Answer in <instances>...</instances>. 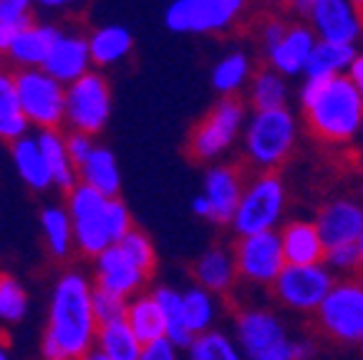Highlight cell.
<instances>
[{
  "instance_id": "cell-50",
  "label": "cell",
  "mask_w": 363,
  "mask_h": 360,
  "mask_svg": "<svg viewBox=\"0 0 363 360\" xmlns=\"http://www.w3.org/2000/svg\"><path fill=\"white\" fill-rule=\"evenodd\" d=\"M358 247H361V254H363V232H361V240H358Z\"/></svg>"
},
{
  "instance_id": "cell-15",
  "label": "cell",
  "mask_w": 363,
  "mask_h": 360,
  "mask_svg": "<svg viewBox=\"0 0 363 360\" xmlns=\"http://www.w3.org/2000/svg\"><path fill=\"white\" fill-rule=\"evenodd\" d=\"M245 181L242 171L238 167H230V164H220V167H212L204 176V197L210 202L212 209V220L215 225H233V217L240 207V199H242Z\"/></svg>"
},
{
  "instance_id": "cell-18",
  "label": "cell",
  "mask_w": 363,
  "mask_h": 360,
  "mask_svg": "<svg viewBox=\"0 0 363 360\" xmlns=\"http://www.w3.org/2000/svg\"><path fill=\"white\" fill-rule=\"evenodd\" d=\"M280 240H283V252L288 265H323L325 244L320 240L315 222H285L280 230Z\"/></svg>"
},
{
  "instance_id": "cell-31",
  "label": "cell",
  "mask_w": 363,
  "mask_h": 360,
  "mask_svg": "<svg viewBox=\"0 0 363 360\" xmlns=\"http://www.w3.org/2000/svg\"><path fill=\"white\" fill-rule=\"evenodd\" d=\"M182 310H184V322H187L189 332H207L215 315V305H212L210 290L204 287H192L187 293L182 295Z\"/></svg>"
},
{
  "instance_id": "cell-13",
  "label": "cell",
  "mask_w": 363,
  "mask_h": 360,
  "mask_svg": "<svg viewBox=\"0 0 363 360\" xmlns=\"http://www.w3.org/2000/svg\"><path fill=\"white\" fill-rule=\"evenodd\" d=\"M68 118L86 134L99 131L108 118V86L101 76L89 74L79 79L66 96Z\"/></svg>"
},
{
  "instance_id": "cell-48",
  "label": "cell",
  "mask_w": 363,
  "mask_h": 360,
  "mask_svg": "<svg viewBox=\"0 0 363 360\" xmlns=\"http://www.w3.org/2000/svg\"><path fill=\"white\" fill-rule=\"evenodd\" d=\"M45 6H61V3H68V0H40Z\"/></svg>"
},
{
  "instance_id": "cell-11",
  "label": "cell",
  "mask_w": 363,
  "mask_h": 360,
  "mask_svg": "<svg viewBox=\"0 0 363 360\" xmlns=\"http://www.w3.org/2000/svg\"><path fill=\"white\" fill-rule=\"evenodd\" d=\"M308 21L318 40L356 45L363 35V16L351 0H313Z\"/></svg>"
},
{
  "instance_id": "cell-44",
  "label": "cell",
  "mask_w": 363,
  "mask_h": 360,
  "mask_svg": "<svg viewBox=\"0 0 363 360\" xmlns=\"http://www.w3.org/2000/svg\"><path fill=\"white\" fill-rule=\"evenodd\" d=\"M348 79H351V84L358 89V94L363 96V53H358L356 58H353L351 68H348Z\"/></svg>"
},
{
  "instance_id": "cell-3",
  "label": "cell",
  "mask_w": 363,
  "mask_h": 360,
  "mask_svg": "<svg viewBox=\"0 0 363 360\" xmlns=\"http://www.w3.org/2000/svg\"><path fill=\"white\" fill-rule=\"evenodd\" d=\"M298 139V121L288 106L252 111L242 134V149L257 171H275L290 159Z\"/></svg>"
},
{
  "instance_id": "cell-17",
  "label": "cell",
  "mask_w": 363,
  "mask_h": 360,
  "mask_svg": "<svg viewBox=\"0 0 363 360\" xmlns=\"http://www.w3.org/2000/svg\"><path fill=\"white\" fill-rule=\"evenodd\" d=\"M149 277L144 275L142 267L134 265V259L121 249V244H111L99 254V287L108 293L126 298L136 293Z\"/></svg>"
},
{
  "instance_id": "cell-23",
  "label": "cell",
  "mask_w": 363,
  "mask_h": 360,
  "mask_svg": "<svg viewBox=\"0 0 363 360\" xmlns=\"http://www.w3.org/2000/svg\"><path fill=\"white\" fill-rule=\"evenodd\" d=\"M252 79V63L242 51H233L222 56L212 68V89L222 96H238L247 81Z\"/></svg>"
},
{
  "instance_id": "cell-6",
  "label": "cell",
  "mask_w": 363,
  "mask_h": 360,
  "mask_svg": "<svg viewBox=\"0 0 363 360\" xmlns=\"http://www.w3.org/2000/svg\"><path fill=\"white\" fill-rule=\"evenodd\" d=\"M238 335L250 360H306L311 355V345L293 343L267 310H242L238 315Z\"/></svg>"
},
{
  "instance_id": "cell-42",
  "label": "cell",
  "mask_w": 363,
  "mask_h": 360,
  "mask_svg": "<svg viewBox=\"0 0 363 360\" xmlns=\"http://www.w3.org/2000/svg\"><path fill=\"white\" fill-rule=\"evenodd\" d=\"M290 26H285L283 21H278V18H272V21H267L265 26H262L260 35H262V45H265V51L267 48H272V45L278 43L280 38H283L285 33H288Z\"/></svg>"
},
{
  "instance_id": "cell-45",
  "label": "cell",
  "mask_w": 363,
  "mask_h": 360,
  "mask_svg": "<svg viewBox=\"0 0 363 360\" xmlns=\"http://www.w3.org/2000/svg\"><path fill=\"white\" fill-rule=\"evenodd\" d=\"M192 209H194V214H197V217H202V220H212L210 202H207V197H204V194H199V197H194Z\"/></svg>"
},
{
  "instance_id": "cell-32",
  "label": "cell",
  "mask_w": 363,
  "mask_h": 360,
  "mask_svg": "<svg viewBox=\"0 0 363 360\" xmlns=\"http://www.w3.org/2000/svg\"><path fill=\"white\" fill-rule=\"evenodd\" d=\"M131 48V35L126 28H104L94 35L91 40V58L96 63H111V61H119L129 53Z\"/></svg>"
},
{
  "instance_id": "cell-36",
  "label": "cell",
  "mask_w": 363,
  "mask_h": 360,
  "mask_svg": "<svg viewBox=\"0 0 363 360\" xmlns=\"http://www.w3.org/2000/svg\"><path fill=\"white\" fill-rule=\"evenodd\" d=\"M119 244H121V249H124V252L134 259V265L142 267L144 275H147V277L154 275V267H157V259H154V247H152V242H149L147 237L142 235V232L131 230Z\"/></svg>"
},
{
  "instance_id": "cell-9",
  "label": "cell",
  "mask_w": 363,
  "mask_h": 360,
  "mask_svg": "<svg viewBox=\"0 0 363 360\" xmlns=\"http://www.w3.org/2000/svg\"><path fill=\"white\" fill-rule=\"evenodd\" d=\"M235 262H238L240 277L257 285H272L280 272L288 267V259L283 252L280 232H260V235L240 237L233 247Z\"/></svg>"
},
{
  "instance_id": "cell-8",
  "label": "cell",
  "mask_w": 363,
  "mask_h": 360,
  "mask_svg": "<svg viewBox=\"0 0 363 360\" xmlns=\"http://www.w3.org/2000/svg\"><path fill=\"white\" fill-rule=\"evenodd\" d=\"M318 322L330 338L343 343L363 340V282H335L328 298L318 308Z\"/></svg>"
},
{
  "instance_id": "cell-38",
  "label": "cell",
  "mask_w": 363,
  "mask_h": 360,
  "mask_svg": "<svg viewBox=\"0 0 363 360\" xmlns=\"http://www.w3.org/2000/svg\"><path fill=\"white\" fill-rule=\"evenodd\" d=\"M43 230L48 235L53 254H66L68 252V240H71V230H68V220L61 209H45L43 212Z\"/></svg>"
},
{
  "instance_id": "cell-2",
  "label": "cell",
  "mask_w": 363,
  "mask_h": 360,
  "mask_svg": "<svg viewBox=\"0 0 363 360\" xmlns=\"http://www.w3.org/2000/svg\"><path fill=\"white\" fill-rule=\"evenodd\" d=\"M96 332L91 290L81 275H66L58 282L51 303V320L45 338L63 350L66 360H84Z\"/></svg>"
},
{
  "instance_id": "cell-10",
  "label": "cell",
  "mask_w": 363,
  "mask_h": 360,
  "mask_svg": "<svg viewBox=\"0 0 363 360\" xmlns=\"http://www.w3.org/2000/svg\"><path fill=\"white\" fill-rule=\"evenodd\" d=\"M335 280L328 265H288L272 282V293L293 310H318L333 290Z\"/></svg>"
},
{
  "instance_id": "cell-1",
  "label": "cell",
  "mask_w": 363,
  "mask_h": 360,
  "mask_svg": "<svg viewBox=\"0 0 363 360\" xmlns=\"http://www.w3.org/2000/svg\"><path fill=\"white\" fill-rule=\"evenodd\" d=\"M301 108L311 134L328 144H348L363 129V96L348 76L306 79Z\"/></svg>"
},
{
  "instance_id": "cell-35",
  "label": "cell",
  "mask_w": 363,
  "mask_h": 360,
  "mask_svg": "<svg viewBox=\"0 0 363 360\" xmlns=\"http://www.w3.org/2000/svg\"><path fill=\"white\" fill-rule=\"evenodd\" d=\"M91 305H94V317H96L99 327L113 320H124L126 308H129V305L124 303V298L108 293L104 287H96V290L91 293Z\"/></svg>"
},
{
  "instance_id": "cell-37",
  "label": "cell",
  "mask_w": 363,
  "mask_h": 360,
  "mask_svg": "<svg viewBox=\"0 0 363 360\" xmlns=\"http://www.w3.org/2000/svg\"><path fill=\"white\" fill-rule=\"evenodd\" d=\"M26 315V293L13 277L0 275V317L21 320Z\"/></svg>"
},
{
  "instance_id": "cell-20",
  "label": "cell",
  "mask_w": 363,
  "mask_h": 360,
  "mask_svg": "<svg viewBox=\"0 0 363 360\" xmlns=\"http://www.w3.org/2000/svg\"><path fill=\"white\" fill-rule=\"evenodd\" d=\"M356 56H358L356 45L318 40L315 48H313V53H311V61H308L306 79H330V76H346Z\"/></svg>"
},
{
  "instance_id": "cell-22",
  "label": "cell",
  "mask_w": 363,
  "mask_h": 360,
  "mask_svg": "<svg viewBox=\"0 0 363 360\" xmlns=\"http://www.w3.org/2000/svg\"><path fill=\"white\" fill-rule=\"evenodd\" d=\"M89 45L84 40L74 38H61L53 45L51 56L45 58V71L48 76L56 81H68V79H79L84 74L86 61H89Z\"/></svg>"
},
{
  "instance_id": "cell-41",
  "label": "cell",
  "mask_w": 363,
  "mask_h": 360,
  "mask_svg": "<svg viewBox=\"0 0 363 360\" xmlns=\"http://www.w3.org/2000/svg\"><path fill=\"white\" fill-rule=\"evenodd\" d=\"M68 159H71V162L76 164V167H84L86 164V159L91 157V152H94V149H91V141L86 139V136H81V134H76V136H71V139H68Z\"/></svg>"
},
{
  "instance_id": "cell-34",
  "label": "cell",
  "mask_w": 363,
  "mask_h": 360,
  "mask_svg": "<svg viewBox=\"0 0 363 360\" xmlns=\"http://www.w3.org/2000/svg\"><path fill=\"white\" fill-rule=\"evenodd\" d=\"M192 360H240L238 350L222 332H202L189 345Z\"/></svg>"
},
{
  "instance_id": "cell-43",
  "label": "cell",
  "mask_w": 363,
  "mask_h": 360,
  "mask_svg": "<svg viewBox=\"0 0 363 360\" xmlns=\"http://www.w3.org/2000/svg\"><path fill=\"white\" fill-rule=\"evenodd\" d=\"M26 28H30V21H21V23H0V48H13L16 38L23 33Z\"/></svg>"
},
{
  "instance_id": "cell-19",
  "label": "cell",
  "mask_w": 363,
  "mask_h": 360,
  "mask_svg": "<svg viewBox=\"0 0 363 360\" xmlns=\"http://www.w3.org/2000/svg\"><path fill=\"white\" fill-rule=\"evenodd\" d=\"M238 275L240 272L238 262H235V252L227 247L207 249L194 262V277L210 293H227L233 287V282L238 280Z\"/></svg>"
},
{
  "instance_id": "cell-49",
  "label": "cell",
  "mask_w": 363,
  "mask_h": 360,
  "mask_svg": "<svg viewBox=\"0 0 363 360\" xmlns=\"http://www.w3.org/2000/svg\"><path fill=\"white\" fill-rule=\"evenodd\" d=\"M0 360H8V355H6V350L0 348Z\"/></svg>"
},
{
  "instance_id": "cell-5",
  "label": "cell",
  "mask_w": 363,
  "mask_h": 360,
  "mask_svg": "<svg viewBox=\"0 0 363 360\" xmlns=\"http://www.w3.org/2000/svg\"><path fill=\"white\" fill-rule=\"evenodd\" d=\"M247 124L245 103L238 96H222L192 129L187 141V154L197 162L217 159L238 141L242 126Z\"/></svg>"
},
{
  "instance_id": "cell-33",
  "label": "cell",
  "mask_w": 363,
  "mask_h": 360,
  "mask_svg": "<svg viewBox=\"0 0 363 360\" xmlns=\"http://www.w3.org/2000/svg\"><path fill=\"white\" fill-rule=\"evenodd\" d=\"M38 147H40V152H43L48 167H51L53 179H56L63 189H71L74 174H71V167H68V149L61 144V139H58L56 134H51V131H45V134L40 136Z\"/></svg>"
},
{
  "instance_id": "cell-27",
  "label": "cell",
  "mask_w": 363,
  "mask_h": 360,
  "mask_svg": "<svg viewBox=\"0 0 363 360\" xmlns=\"http://www.w3.org/2000/svg\"><path fill=\"white\" fill-rule=\"evenodd\" d=\"M61 40V35L53 28H26L13 43L11 53L18 61L26 63H45V58L51 56L53 45Z\"/></svg>"
},
{
  "instance_id": "cell-51",
  "label": "cell",
  "mask_w": 363,
  "mask_h": 360,
  "mask_svg": "<svg viewBox=\"0 0 363 360\" xmlns=\"http://www.w3.org/2000/svg\"><path fill=\"white\" fill-rule=\"evenodd\" d=\"M361 16H363V8H361Z\"/></svg>"
},
{
  "instance_id": "cell-46",
  "label": "cell",
  "mask_w": 363,
  "mask_h": 360,
  "mask_svg": "<svg viewBox=\"0 0 363 360\" xmlns=\"http://www.w3.org/2000/svg\"><path fill=\"white\" fill-rule=\"evenodd\" d=\"M290 3V8H293V13H298V16H306L308 18V13H311V8H313V0H288Z\"/></svg>"
},
{
  "instance_id": "cell-47",
  "label": "cell",
  "mask_w": 363,
  "mask_h": 360,
  "mask_svg": "<svg viewBox=\"0 0 363 360\" xmlns=\"http://www.w3.org/2000/svg\"><path fill=\"white\" fill-rule=\"evenodd\" d=\"M84 360H108V358H106L104 353H99V350H96V353H89V355H86Z\"/></svg>"
},
{
  "instance_id": "cell-21",
  "label": "cell",
  "mask_w": 363,
  "mask_h": 360,
  "mask_svg": "<svg viewBox=\"0 0 363 360\" xmlns=\"http://www.w3.org/2000/svg\"><path fill=\"white\" fill-rule=\"evenodd\" d=\"M126 322L131 325L134 335L142 345L167 338V320L159 308L157 298H139L126 308Z\"/></svg>"
},
{
  "instance_id": "cell-14",
  "label": "cell",
  "mask_w": 363,
  "mask_h": 360,
  "mask_svg": "<svg viewBox=\"0 0 363 360\" xmlns=\"http://www.w3.org/2000/svg\"><path fill=\"white\" fill-rule=\"evenodd\" d=\"M315 227L320 232L325 249L340 247V244H353L361 240L363 232V207L353 199H333L323 204L315 217Z\"/></svg>"
},
{
  "instance_id": "cell-26",
  "label": "cell",
  "mask_w": 363,
  "mask_h": 360,
  "mask_svg": "<svg viewBox=\"0 0 363 360\" xmlns=\"http://www.w3.org/2000/svg\"><path fill=\"white\" fill-rule=\"evenodd\" d=\"M84 176H86V184L99 189L104 197L108 199L116 197V191H119V171H116V162H113L111 152L94 149L84 164Z\"/></svg>"
},
{
  "instance_id": "cell-4",
  "label": "cell",
  "mask_w": 363,
  "mask_h": 360,
  "mask_svg": "<svg viewBox=\"0 0 363 360\" xmlns=\"http://www.w3.org/2000/svg\"><path fill=\"white\" fill-rule=\"evenodd\" d=\"M285 202H288V189L283 176L278 171H257L245 184L242 199L230 227L238 237L272 232L283 220Z\"/></svg>"
},
{
  "instance_id": "cell-12",
  "label": "cell",
  "mask_w": 363,
  "mask_h": 360,
  "mask_svg": "<svg viewBox=\"0 0 363 360\" xmlns=\"http://www.w3.org/2000/svg\"><path fill=\"white\" fill-rule=\"evenodd\" d=\"M21 108L40 126H56L66 111V96L48 74H23L16 84Z\"/></svg>"
},
{
  "instance_id": "cell-7",
  "label": "cell",
  "mask_w": 363,
  "mask_h": 360,
  "mask_svg": "<svg viewBox=\"0 0 363 360\" xmlns=\"http://www.w3.org/2000/svg\"><path fill=\"white\" fill-rule=\"evenodd\" d=\"M247 0H174L167 8V28L174 33H222L242 18Z\"/></svg>"
},
{
  "instance_id": "cell-30",
  "label": "cell",
  "mask_w": 363,
  "mask_h": 360,
  "mask_svg": "<svg viewBox=\"0 0 363 360\" xmlns=\"http://www.w3.org/2000/svg\"><path fill=\"white\" fill-rule=\"evenodd\" d=\"M26 131V113L21 108L18 89L8 76H0V136L18 139Z\"/></svg>"
},
{
  "instance_id": "cell-25",
  "label": "cell",
  "mask_w": 363,
  "mask_h": 360,
  "mask_svg": "<svg viewBox=\"0 0 363 360\" xmlns=\"http://www.w3.org/2000/svg\"><path fill=\"white\" fill-rule=\"evenodd\" d=\"M288 79L272 71L270 66L257 71L250 81V103L255 111H267V108L288 106Z\"/></svg>"
},
{
  "instance_id": "cell-29",
  "label": "cell",
  "mask_w": 363,
  "mask_h": 360,
  "mask_svg": "<svg viewBox=\"0 0 363 360\" xmlns=\"http://www.w3.org/2000/svg\"><path fill=\"white\" fill-rule=\"evenodd\" d=\"M159 308L164 313V320H167V338L172 340L174 345H192L194 335L189 332L187 322H184V310H182V295L169 290V287H159L157 293Z\"/></svg>"
},
{
  "instance_id": "cell-40",
  "label": "cell",
  "mask_w": 363,
  "mask_h": 360,
  "mask_svg": "<svg viewBox=\"0 0 363 360\" xmlns=\"http://www.w3.org/2000/svg\"><path fill=\"white\" fill-rule=\"evenodd\" d=\"M139 360H174V343L169 338L154 340V343L144 345Z\"/></svg>"
},
{
  "instance_id": "cell-16",
  "label": "cell",
  "mask_w": 363,
  "mask_h": 360,
  "mask_svg": "<svg viewBox=\"0 0 363 360\" xmlns=\"http://www.w3.org/2000/svg\"><path fill=\"white\" fill-rule=\"evenodd\" d=\"M318 43V35L313 33L311 26H290L288 33L278 43L267 48L265 58L272 71L290 79V76H306L311 53Z\"/></svg>"
},
{
  "instance_id": "cell-24",
  "label": "cell",
  "mask_w": 363,
  "mask_h": 360,
  "mask_svg": "<svg viewBox=\"0 0 363 360\" xmlns=\"http://www.w3.org/2000/svg\"><path fill=\"white\" fill-rule=\"evenodd\" d=\"M99 343H101V353L108 360H139L144 350L126 317L99 327Z\"/></svg>"
},
{
  "instance_id": "cell-39",
  "label": "cell",
  "mask_w": 363,
  "mask_h": 360,
  "mask_svg": "<svg viewBox=\"0 0 363 360\" xmlns=\"http://www.w3.org/2000/svg\"><path fill=\"white\" fill-rule=\"evenodd\" d=\"M325 265L333 267V270H356L363 265V254L358 242L353 244H340V247H330L325 249Z\"/></svg>"
},
{
  "instance_id": "cell-28",
  "label": "cell",
  "mask_w": 363,
  "mask_h": 360,
  "mask_svg": "<svg viewBox=\"0 0 363 360\" xmlns=\"http://www.w3.org/2000/svg\"><path fill=\"white\" fill-rule=\"evenodd\" d=\"M13 157H16L18 169H21V174L26 176V181H28L30 186L43 189V186H48V181L53 179V171H51V167H48V162H45L43 152H40L38 144H33L30 139L18 141L16 147H13Z\"/></svg>"
}]
</instances>
